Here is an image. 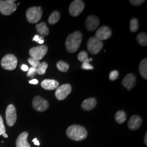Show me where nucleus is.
Here are the masks:
<instances>
[{
	"mask_svg": "<svg viewBox=\"0 0 147 147\" xmlns=\"http://www.w3.org/2000/svg\"><path fill=\"white\" fill-rule=\"evenodd\" d=\"M16 1L13 0H0V13L5 16H9L14 12L16 9L17 5Z\"/></svg>",
	"mask_w": 147,
	"mask_h": 147,
	"instance_id": "obj_4",
	"label": "nucleus"
},
{
	"mask_svg": "<svg viewBox=\"0 0 147 147\" xmlns=\"http://www.w3.org/2000/svg\"><path fill=\"white\" fill-rule=\"evenodd\" d=\"M48 47L47 46L41 45L37 47H32L30 50L29 53L31 58L40 61L45 56Z\"/></svg>",
	"mask_w": 147,
	"mask_h": 147,
	"instance_id": "obj_8",
	"label": "nucleus"
},
{
	"mask_svg": "<svg viewBox=\"0 0 147 147\" xmlns=\"http://www.w3.org/2000/svg\"><path fill=\"white\" fill-rule=\"evenodd\" d=\"M138 42L142 46H146L147 45V33L142 32L139 33L136 37Z\"/></svg>",
	"mask_w": 147,
	"mask_h": 147,
	"instance_id": "obj_23",
	"label": "nucleus"
},
{
	"mask_svg": "<svg viewBox=\"0 0 147 147\" xmlns=\"http://www.w3.org/2000/svg\"><path fill=\"white\" fill-rule=\"evenodd\" d=\"M42 11L40 7H33L27 9L26 16L27 21L35 24L39 21L42 16Z\"/></svg>",
	"mask_w": 147,
	"mask_h": 147,
	"instance_id": "obj_3",
	"label": "nucleus"
},
{
	"mask_svg": "<svg viewBox=\"0 0 147 147\" xmlns=\"http://www.w3.org/2000/svg\"><path fill=\"white\" fill-rule=\"evenodd\" d=\"M144 143L146 145H147V132H146L144 137Z\"/></svg>",
	"mask_w": 147,
	"mask_h": 147,
	"instance_id": "obj_38",
	"label": "nucleus"
},
{
	"mask_svg": "<svg viewBox=\"0 0 147 147\" xmlns=\"http://www.w3.org/2000/svg\"><path fill=\"white\" fill-rule=\"evenodd\" d=\"M139 27L138 21L136 18H133L130 22V29L132 32H136Z\"/></svg>",
	"mask_w": 147,
	"mask_h": 147,
	"instance_id": "obj_25",
	"label": "nucleus"
},
{
	"mask_svg": "<svg viewBox=\"0 0 147 147\" xmlns=\"http://www.w3.org/2000/svg\"><path fill=\"white\" fill-rule=\"evenodd\" d=\"M81 68L84 70H92L94 69V67L91 64H90L89 63L84 62L82 63L81 65Z\"/></svg>",
	"mask_w": 147,
	"mask_h": 147,
	"instance_id": "obj_33",
	"label": "nucleus"
},
{
	"mask_svg": "<svg viewBox=\"0 0 147 147\" xmlns=\"http://www.w3.org/2000/svg\"><path fill=\"white\" fill-rule=\"evenodd\" d=\"M71 92V86L69 84H64L56 88L55 96L58 100L65 99Z\"/></svg>",
	"mask_w": 147,
	"mask_h": 147,
	"instance_id": "obj_9",
	"label": "nucleus"
},
{
	"mask_svg": "<svg viewBox=\"0 0 147 147\" xmlns=\"http://www.w3.org/2000/svg\"><path fill=\"white\" fill-rule=\"evenodd\" d=\"M61 17L60 13L58 11H53L48 19V22L51 25L56 24Z\"/></svg>",
	"mask_w": 147,
	"mask_h": 147,
	"instance_id": "obj_21",
	"label": "nucleus"
},
{
	"mask_svg": "<svg viewBox=\"0 0 147 147\" xmlns=\"http://www.w3.org/2000/svg\"><path fill=\"white\" fill-rule=\"evenodd\" d=\"M21 69L23 71H28V69H29L27 65H25V64L22 65L21 67Z\"/></svg>",
	"mask_w": 147,
	"mask_h": 147,
	"instance_id": "obj_34",
	"label": "nucleus"
},
{
	"mask_svg": "<svg viewBox=\"0 0 147 147\" xmlns=\"http://www.w3.org/2000/svg\"><path fill=\"white\" fill-rule=\"evenodd\" d=\"M28 62L32 67H34V68H36L38 67V66L39 65V64L40 63L39 61L37 60L36 59H34V58H31V57L28 58Z\"/></svg>",
	"mask_w": 147,
	"mask_h": 147,
	"instance_id": "obj_28",
	"label": "nucleus"
},
{
	"mask_svg": "<svg viewBox=\"0 0 147 147\" xmlns=\"http://www.w3.org/2000/svg\"><path fill=\"white\" fill-rule=\"evenodd\" d=\"M57 67L60 71L65 73L68 71L69 65L68 63H65L63 61H60L57 63Z\"/></svg>",
	"mask_w": 147,
	"mask_h": 147,
	"instance_id": "obj_24",
	"label": "nucleus"
},
{
	"mask_svg": "<svg viewBox=\"0 0 147 147\" xmlns=\"http://www.w3.org/2000/svg\"><path fill=\"white\" fill-rule=\"evenodd\" d=\"M139 71L143 79H147V59L144 58L140 63Z\"/></svg>",
	"mask_w": 147,
	"mask_h": 147,
	"instance_id": "obj_20",
	"label": "nucleus"
},
{
	"mask_svg": "<svg viewBox=\"0 0 147 147\" xmlns=\"http://www.w3.org/2000/svg\"><path fill=\"white\" fill-rule=\"evenodd\" d=\"M28 136V134L27 132H23L20 134L16 139V147H31L27 141Z\"/></svg>",
	"mask_w": 147,
	"mask_h": 147,
	"instance_id": "obj_16",
	"label": "nucleus"
},
{
	"mask_svg": "<svg viewBox=\"0 0 147 147\" xmlns=\"http://www.w3.org/2000/svg\"><path fill=\"white\" fill-rule=\"evenodd\" d=\"M2 135L4 137H5V138H7V137H8V135H7L6 134H3Z\"/></svg>",
	"mask_w": 147,
	"mask_h": 147,
	"instance_id": "obj_40",
	"label": "nucleus"
},
{
	"mask_svg": "<svg viewBox=\"0 0 147 147\" xmlns=\"http://www.w3.org/2000/svg\"><path fill=\"white\" fill-rule=\"evenodd\" d=\"M84 8V2L81 0H75L70 5L69 11L71 16L76 17L80 16Z\"/></svg>",
	"mask_w": 147,
	"mask_h": 147,
	"instance_id": "obj_7",
	"label": "nucleus"
},
{
	"mask_svg": "<svg viewBox=\"0 0 147 147\" xmlns=\"http://www.w3.org/2000/svg\"><path fill=\"white\" fill-rule=\"evenodd\" d=\"M103 47L102 41L99 40L95 37L90 38L87 42V48L90 53L96 55L100 52Z\"/></svg>",
	"mask_w": 147,
	"mask_h": 147,
	"instance_id": "obj_6",
	"label": "nucleus"
},
{
	"mask_svg": "<svg viewBox=\"0 0 147 147\" xmlns=\"http://www.w3.org/2000/svg\"><path fill=\"white\" fill-rule=\"evenodd\" d=\"M99 18L94 15L88 16L85 21L86 27L89 31H93L96 30L99 25Z\"/></svg>",
	"mask_w": 147,
	"mask_h": 147,
	"instance_id": "obj_12",
	"label": "nucleus"
},
{
	"mask_svg": "<svg viewBox=\"0 0 147 147\" xmlns=\"http://www.w3.org/2000/svg\"><path fill=\"white\" fill-rule=\"evenodd\" d=\"M97 104L96 100L94 98H89L84 100L82 104V108L85 111H90L94 109Z\"/></svg>",
	"mask_w": 147,
	"mask_h": 147,
	"instance_id": "obj_18",
	"label": "nucleus"
},
{
	"mask_svg": "<svg viewBox=\"0 0 147 147\" xmlns=\"http://www.w3.org/2000/svg\"><path fill=\"white\" fill-rule=\"evenodd\" d=\"M28 73L27 74V76L28 77H31V78H33V76L37 73V68H34V67H31L30 68L28 69Z\"/></svg>",
	"mask_w": 147,
	"mask_h": 147,
	"instance_id": "obj_31",
	"label": "nucleus"
},
{
	"mask_svg": "<svg viewBox=\"0 0 147 147\" xmlns=\"http://www.w3.org/2000/svg\"><path fill=\"white\" fill-rule=\"evenodd\" d=\"M119 73L117 70H113L109 75V79L111 81H115L118 78Z\"/></svg>",
	"mask_w": 147,
	"mask_h": 147,
	"instance_id": "obj_29",
	"label": "nucleus"
},
{
	"mask_svg": "<svg viewBox=\"0 0 147 147\" xmlns=\"http://www.w3.org/2000/svg\"><path fill=\"white\" fill-rule=\"evenodd\" d=\"M36 27L38 32L42 36H46L49 34V30L45 22H42L40 24H37Z\"/></svg>",
	"mask_w": 147,
	"mask_h": 147,
	"instance_id": "obj_19",
	"label": "nucleus"
},
{
	"mask_svg": "<svg viewBox=\"0 0 147 147\" xmlns=\"http://www.w3.org/2000/svg\"><path fill=\"white\" fill-rule=\"evenodd\" d=\"M29 83L31 84H38V81L37 80V79H33L32 80L29 81Z\"/></svg>",
	"mask_w": 147,
	"mask_h": 147,
	"instance_id": "obj_35",
	"label": "nucleus"
},
{
	"mask_svg": "<svg viewBox=\"0 0 147 147\" xmlns=\"http://www.w3.org/2000/svg\"><path fill=\"white\" fill-rule=\"evenodd\" d=\"M44 42V38H43V37H39V40H38V44H42Z\"/></svg>",
	"mask_w": 147,
	"mask_h": 147,
	"instance_id": "obj_36",
	"label": "nucleus"
},
{
	"mask_svg": "<svg viewBox=\"0 0 147 147\" xmlns=\"http://www.w3.org/2000/svg\"><path fill=\"white\" fill-rule=\"evenodd\" d=\"M58 81L54 80L47 79L43 80L41 83V86L44 89L52 90L56 89L58 87Z\"/></svg>",
	"mask_w": 147,
	"mask_h": 147,
	"instance_id": "obj_17",
	"label": "nucleus"
},
{
	"mask_svg": "<svg viewBox=\"0 0 147 147\" xmlns=\"http://www.w3.org/2000/svg\"><path fill=\"white\" fill-rule=\"evenodd\" d=\"M5 126L3 124V121L2 117L0 116V135L5 134Z\"/></svg>",
	"mask_w": 147,
	"mask_h": 147,
	"instance_id": "obj_30",
	"label": "nucleus"
},
{
	"mask_svg": "<svg viewBox=\"0 0 147 147\" xmlns=\"http://www.w3.org/2000/svg\"><path fill=\"white\" fill-rule=\"evenodd\" d=\"M1 66L5 70H13L16 68L18 59L16 56L11 54L6 55L1 60Z\"/></svg>",
	"mask_w": 147,
	"mask_h": 147,
	"instance_id": "obj_5",
	"label": "nucleus"
},
{
	"mask_svg": "<svg viewBox=\"0 0 147 147\" xmlns=\"http://www.w3.org/2000/svg\"><path fill=\"white\" fill-rule=\"evenodd\" d=\"M39 37H40V36H39V35H36V36L34 37V38H33V41H35V42H38V40H39Z\"/></svg>",
	"mask_w": 147,
	"mask_h": 147,
	"instance_id": "obj_37",
	"label": "nucleus"
},
{
	"mask_svg": "<svg viewBox=\"0 0 147 147\" xmlns=\"http://www.w3.org/2000/svg\"><path fill=\"white\" fill-rule=\"evenodd\" d=\"M116 121L119 124H123L126 119V115L124 111H118L115 115Z\"/></svg>",
	"mask_w": 147,
	"mask_h": 147,
	"instance_id": "obj_22",
	"label": "nucleus"
},
{
	"mask_svg": "<svg viewBox=\"0 0 147 147\" xmlns=\"http://www.w3.org/2000/svg\"><path fill=\"white\" fill-rule=\"evenodd\" d=\"M34 144H35V145H36V146H39L40 145V143L39 142V141L37 140V141H34Z\"/></svg>",
	"mask_w": 147,
	"mask_h": 147,
	"instance_id": "obj_39",
	"label": "nucleus"
},
{
	"mask_svg": "<svg viewBox=\"0 0 147 147\" xmlns=\"http://www.w3.org/2000/svg\"><path fill=\"white\" fill-rule=\"evenodd\" d=\"M5 117L7 124L9 126H13L17 118L16 109L14 105L10 104L8 106L5 112Z\"/></svg>",
	"mask_w": 147,
	"mask_h": 147,
	"instance_id": "obj_11",
	"label": "nucleus"
},
{
	"mask_svg": "<svg viewBox=\"0 0 147 147\" xmlns=\"http://www.w3.org/2000/svg\"><path fill=\"white\" fill-rule=\"evenodd\" d=\"M136 82V76L133 74H129L126 75L123 80L122 84L126 89L129 90L135 87Z\"/></svg>",
	"mask_w": 147,
	"mask_h": 147,
	"instance_id": "obj_14",
	"label": "nucleus"
},
{
	"mask_svg": "<svg viewBox=\"0 0 147 147\" xmlns=\"http://www.w3.org/2000/svg\"><path fill=\"white\" fill-rule=\"evenodd\" d=\"M67 135L71 140L80 141L84 140L87 136V131L84 126L73 125L67 130Z\"/></svg>",
	"mask_w": 147,
	"mask_h": 147,
	"instance_id": "obj_2",
	"label": "nucleus"
},
{
	"mask_svg": "<svg viewBox=\"0 0 147 147\" xmlns=\"http://www.w3.org/2000/svg\"><path fill=\"white\" fill-rule=\"evenodd\" d=\"M32 105L33 108L38 112H44L49 108V104L47 100L39 96H35L33 100Z\"/></svg>",
	"mask_w": 147,
	"mask_h": 147,
	"instance_id": "obj_10",
	"label": "nucleus"
},
{
	"mask_svg": "<svg viewBox=\"0 0 147 147\" xmlns=\"http://www.w3.org/2000/svg\"><path fill=\"white\" fill-rule=\"evenodd\" d=\"M78 58L79 61L82 62V63H84V62L89 63L90 62V59L88 58V53L86 51H82L79 53Z\"/></svg>",
	"mask_w": 147,
	"mask_h": 147,
	"instance_id": "obj_26",
	"label": "nucleus"
},
{
	"mask_svg": "<svg viewBox=\"0 0 147 147\" xmlns=\"http://www.w3.org/2000/svg\"><path fill=\"white\" fill-rule=\"evenodd\" d=\"M112 32L108 26H104L99 28L95 33V37L101 41L110 38Z\"/></svg>",
	"mask_w": 147,
	"mask_h": 147,
	"instance_id": "obj_13",
	"label": "nucleus"
},
{
	"mask_svg": "<svg viewBox=\"0 0 147 147\" xmlns=\"http://www.w3.org/2000/svg\"><path fill=\"white\" fill-rule=\"evenodd\" d=\"M48 65L46 62H42L40 63L39 65L37 68V73L39 75H44L46 72V70L47 69Z\"/></svg>",
	"mask_w": 147,
	"mask_h": 147,
	"instance_id": "obj_27",
	"label": "nucleus"
},
{
	"mask_svg": "<svg viewBox=\"0 0 147 147\" xmlns=\"http://www.w3.org/2000/svg\"><path fill=\"white\" fill-rule=\"evenodd\" d=\"M82 34L80 31L74 32L69 34L65 41L67 50L70 53H75L79 49L82 40Z\"/></svg>",
	"mask_w": 147,
	"mask_h": 147,
	"instance_id": "obj_1",
	"label": "nucleus"
},
{
	"mask_svg": "<svg viewBox=\"0 0 147 147\" xmlns=\"http://www.w3.org/2000/svg\"><path fill=\"white\" fill-rule=\"evenodd\" d=\"M145 1L144 0H132V1H129V2L132 5L135 6H139L142 5Z\"/></svg>",
	"mask_w": 147,
	"mask_h": 147,
	"instance_id": "obj_32",
	"label": "nucleus"
},
{
	"mask_svg": "<svg viewBox=\"0 0 147 147\" xmlns=\"http://www.w3.org/2000/svg\"><path fill=\"white\" fill-rule=\"evenodd\" d=\"M37 138H35L34 139H33V140H32V142H34V141H37Z\"/></svg>",
	"mask_w": 147,
	"mask_h": 147,
	"instance_id": "obj_41",
	"label": "nucleus"
},
{
	"mask_svg": "<svg viewBox=\"0 0 147 147\" xmlns=\"http://www.w3.org/2000/svg\"><path fill=\"white\" fill-rule=\"evenodd\" d=\"M142 118L140 116L134 115L131 116L128 121V127L131 130H136L142 124Z\"/></svg>",
	"mask_w": 147,
	"mask_h": 147,
	"instance_id": "obj_15",
	"label": "nucleus"
}]
</instances>
